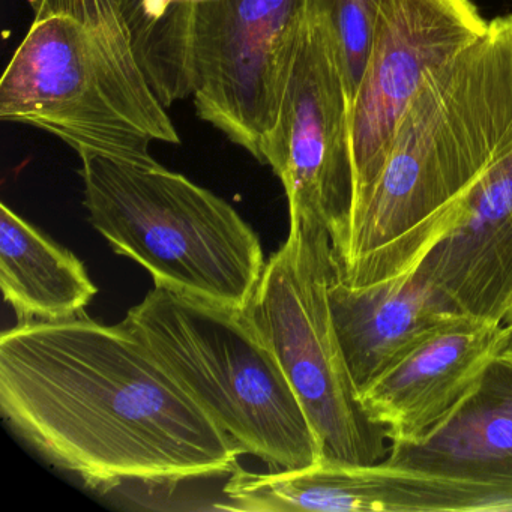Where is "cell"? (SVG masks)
I'll use <instances>...</instances> for the list:
<instances>
[{"instance_id": "6da1fadb", "label": "cell", "mask_w": 512, "mask_h": 512, "mask_svg": "<svg viewBox=\"0 0 512 512\" xmlns=\"http://www.w3.org/2000/svg\"><path fill=\"white\" fill-rule=\"evenodd\" d=\"M0 410L44 460L98 491L230 475L242 454L133 332L86 311L2 334Z\"/></svg>"}, {"instance_id": "7a4b0ae2", "label": "cell", "mask_w": 512, "mask_h": 512, "mask_svg": "<svg viewBox=\"0 0 512 512\" xmlns=\"http://www.w3.org/2000/svg\"><path fill=\"white\" fill-rule=\"evenodd\" d=\"M511 149L512 17H502L407 106L380 172L353 203L334 250L337 277L365 287L416 271Z\"/></svg>"}, {"instance_id": "3957f363", "label": "cell", "mask_w": 512, "mask_h": 512, "mask_svg": "<svg viewBox=\"0 0 512 512\" xmlns=\"http://www.w3.org/2000/svg\"><path fill=\"white\" fill-rule=\"evenodd\" d=\"M34 20L0 80V118L46 131L77 154L149 160L178 145L116 0H29Z\"/></svg>"}, {"instance_id": "277c9868", "label": "cell", "mask_w": 512, "mask_h": 512, "mask_svg": "<svg viewBox=\"0 0 512 512\" xmlns=\"http://www.w3.org/2000/svg\"><path fill=\"white\" fill-rule=\"evenodd\" d=\"M89 223L155 287L245 310L265 269L257 233L226 200L154 158L83 152Z\"/></svg>"}, {"instance_id": "5b68a950", "label": "cell", "mask_w": 512, "mask_h": 512, "mask_svg": "<svg viewBox=\"0 0 512 512\" xmlns=\"http://www.w3.org/2000/svg\"><path fill=\"white\" fill-rule=\"evenodd\" d=\"M121 323L242 454L271 470L302 469L322 458L277 356L244 310L155 287Z\"/></svg>"}, {"instance_id": "8992f818", "label": "cell", "mask_w": 512, "mask_h": 512, "mask_svg": "<svg viewBox=\"0 0 512 512\" xmlns=\"http://www.w3.org/2000/svg\"><path fill=\"white\" fill-rule=\"evenodd\" d=\"M337 274L328 230L290 217L286 242L272 254L245 307L277 356L322 451L320 460H385L386 436L368 418L335 328L329 286Z\"/></svg>"}, {"instance_id": "52a82bcc", "label": "cell", "mask_w": 512, "mask_h": 512, "mask_svg": "<svg viewBox=\"0 0 512 512\" xmlns=\"http://www.w3.org/2000/svg\"><path fill=\"white\" fill-rule=\"evenodd\" d=\"M308 22V0H202L194 11L197 115L263 164Z\"/></svg>"}, {"instance_id": "ba28073f", "label": "cell", "mask_w": 512, "mask_h": 512, "mask_svg": "<svg viewBox=\"0 0 512 512\" xmlns=\"http://www.w3.org/2000/svg\"><path fill=\"white\" fill-rule=\"evenodd\" d=\"M263 164L280 178L290 217L322 224L338 248L355 193L350 101L331 44L310 14Z\"/></svg>"}, {"instance_id": "9c48e42d", "label": "cell", "mask_w": 512, "mask_h": 512, "mask_svg": "<svg viewBox=\"0 0 512 512\" xmlns=\"http://www.w3.org/2000/svg\"><path fill=\"white\" fill-rule=\"evenodd\" d=\"M487 31L472 0L380 2L367 64L350 106L353 203L376 179L395 128L422 83Z\"/></svg>"}, {"instance_id": "30bf717a", "label": "cell", "mask_w": 512, "mask_h": 512, "mask_svg": "<svg viewBox=\"0 0 512 512\" xmlns=\"http://www.w3.org/2000/svg\"><path fill=\"white\" fill-rule=\"evenodd\" d=\"M226 509L244 512H512V493L442 478L385 460H319L302 469L236 467L223 490Z\"/></svg>"}, {"instance_id": "8fae6325", "label": "cell", "mask_w": 512, "mask_h": 512, "mask_svg": "<svg viewBox=\"0 0 512 512\" xmlns=\"http://www.w3.org/2000/svg\"><path fill=\"white\" fill-rule=\"evenodd\" d=\"M508 338L505 323L464 317L362 386V407L391 443L416 442L469 391Z\"/></svg>"}, {"instance_id": "7c38bea8", "label": "cell", "mask_w": 512, "mask_h": 512, "mask_svg": "<svg viewBox=\"0 0 512 512\" xmlns=\"http://www.w3.org/2000/svg\"><path fill=\"white\" fill-rule=\"evenodd\" d=\"M386 463L512 493V350L416 442L391 443Z\"/></svg>"}, {"instance_id": "4fadbf2b", "label": "cell", "mask_w": 512, "mask_h": 512, "mask_svg": "<svg viewBox=\"0 0 512 512\" xmlns=\"http://www.w3.org/2000/svg\"><path fill=\"white\" fill-rule=\"evenodd\" d=\"M329 301L358 389L440 329L467 317L418 269L365 287L350 286L335 274Z\"/></svg>"}, {"instance_id": "5bb4252c", "label": "cell", "mask_w": 512, "mask_h": 512, "mask_svg": "<svg viewBox=\"0 0 512 512\" xmlns=\"http://www.w3.org/2000/svg\"><path fill=\"white\" fill-rule=\"evenodd\" d=\"M0 287L19 322L70 319L85 313L98 293L76 254L5 203L0 206Z\"/></svg>"}, {"instance_id": "9a60e30c", "label": "cell", "mask_w": 512, "mask_h": 512, "mask_svg": "<svg viewBox=\"0 0 512 512\" xmlns=\"http://www.w3.org/2000/svg\"><path fill=\"white\" fill-rule=\"evenodd\" d=\"M202 0H118L134 55L161 103L191 97L194 11Z\"/></svg>"}, {"instance_id": "2e32d148", "label": "cell", "mask_w": 512, "mask_h": 512, "mask_svg": "<svg viewBox=\"0 0 512 512\" xmlns=\"http://www.w3.org/2000/svg\"><path fill=\"white\" fill-rule=\"evenodd\" d=\"M380 2L382 0H308V14L322 26L337 59L350 106L367 64Z\"/></svg>"}, {"instance_id": "e0dca14e", "label": "cell", "mask_w": 512, "mask_h": 512, "mask_svg": "<svg viewBox=\"0 0 512 512\" xmlns=\"http://www.w3.org/2000/svg\"><path fill=\"white\" fill-rule=\"evenodd\" d=\"M505 325H506V328H508L509 331H511V329H512V307H511V310H509L508 317H506Z\"/></svg>"}, {"instance_id": "ac0fdd59", "label": "cell", "mask_w": 512, "mask_h": 512, "mask_svg": "<svg viewBox=\"0 0 512 512\" xmlns=\"http://www.w3.org/2000/svg\"><path fill=\"white\" fill-rule=\"evenodd\" d=\"M509 331V329H508ZM506 349L512 350V329L509 331L508 344H506Z\"/></svg>"}]
</instances>
